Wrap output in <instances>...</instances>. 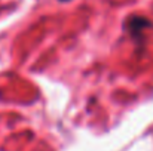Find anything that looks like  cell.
<instances>
[{"mask_svg":"<svg viewBox=\"0 0 153 151\" xmlns=\"http://www.w3.org/2000/svg\"><path fill=\"white\" fill-rule=\"evenodd\" d=\"M129 33L132 36H140L143 34V31L149 27H152V22L147 19V18H143V16H132L128 19V24H126Z\"/></svg>","mask_w":153,"mask_h":151,"instance_id":"6da1fadb","label":"cell"}]
</instances>
